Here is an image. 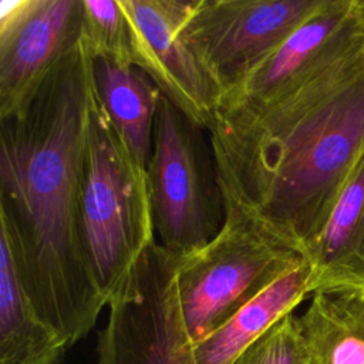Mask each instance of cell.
Segmentation results:
<instances>
[{"label": "cell", "mask_w": 364, "mask_h": 364, "mask_svg": "<svg viewBox=\"0 0 364 364\" xmlns=\"http://www.w3.org/2000/svg\"><path fill=\"white\" fill-rule=\"evenodd\" d=\"M92 57L78 36L36 95L0 119V237L38 314L71 347L107 300L90 269L80 210Z\"/></svg>", "instance_id": "1"}, {"label": "cell", "mask_w": 364, "mask_h": 364, "mask_svg": "<svg viewBox=\"0 0 364 364\" xmlns=\"http://www.w3.org/2000/svg\"><path fill=\"white\" fill-rule=\"evenodd\" d=\"M223 202L306 249L364 154V57L323 64L269 98L215 112Z\"/></svg>", "instance_id": "2"}, {"label": "cell", "mask_w": 364, "mask_h": 364, "mask_svg": "<svg viewBox=\"0 0 364 364\" xmlns=\"http://www.w3.org/2000/svg\"><path fill=\"white\" fill-rule=\"evenodd\" d=\"M80 210L90 269L108 306L156 239L146 169L115 131L94 78L81 154Z\"/></svg>", "instance_id": "3"}, {"label": "cell", "mask_w": 364, "mask_h": 364, "mask_svg": "<svg viewBox=\"0 0 364 364\" xmlns=\"http://www.w3.org/2000/svg\"><path fill=\"white\" fill-rule=\"evenodd\" d=\"M306 260L304 253L250 213L225 203L219 232L202 247L179 256L178 290L191 343L208 337Z\"/></svg>", "instance_id": "4"}, {"label": "cell", "mask_w": 364, "mask_h": 364, "mask_svg": "<svg viewBox=\"0 0 364 364\" xmlns=\"http://www.w3.org/2000/svg\"><path fill=\"white\" fill-rule=\"evenodd\" d=\"M146 176L161 246L183 256L219 232L225 203L209 134L162 94Z\"/></svg>", "instance_id": "5"}, {"label": "cell", "mask_w": 364, "mask_h": 364, "mask_svg": "<svg viewBox=\"0 0 364 364\" xmlns=\"http://www.w3.org/2000/svg\"><path fill=\"white\" fill-rule=\"evenodd\" d=\"M179 256L152 242L108 303L95 364H193L178 290Z\"/></svg>", "instance_id": "6"}, {"label": "cell", "mask_w": 364, "mask_h": 364, "mask_svg": "<svg viewBox=\"0 0 364 364\" xmlns=\"http://www.w3.org/2000/svg\"><path fill=\"white\" fill-rule=\"evenodd\" d=\"M328 0H195L183 38L220 95Z\"/></svg>", "instance_id": "7"}, {"label": "cell", "mask_w": 364, "mask_h": 364, "mask_svg": "<svg viewBox=\"0 0 364 364\" xmlns=\"http://www.w3.org/2000/svg\"><path fill=\"white\" fill-rule=\"evenodd\" d=\"M124 9L132 65L161 94L203 129H209L219 91L183 38L195 0H119Z\"/></svg>", "instance_id": "8"}, {"label": "cell", "mask_w": 364, "mask_h": 364, "mask_svg": "<svg viewBox=\"0 0 364 364\" xmlns=\"http://www.w3.org/2000/svg\"><path fill=\"white\" fill-rule=\"evenodd\" d=\"M81 0H14L0 4V119L36 95L80 36Z\"/></svg>", "instance_id": "9"}, {"label": "cell", "mask_w": 364, "mask_h": 364, "mask_svg": "<svg viewBox=\"0 0 364 364\" xmlns=\"http://www.w3.org/2000/svg\"><path fill=\"white\" fill-rule=\"evenodd\" d=\"M363 46L364 0H328L320 11L226 90L215 112L260 102L318 63Z\"/></svg>", "instance_id": "10"}, {"label": "cell", "mask_w": 364, "mask_h": 364, "mask_svg": "<svg viewBox=\"0 0 364 364\" xmlns=\"http://www.w3.org/2000/svg\"><path fill=\"white\" fill-rule=\"evenodd\" d=\"M306 257L313 269L311 294L364 289V154Z\"/></svg>", "instance_id": "11"}, {"label": "cell", "mask_w": 364, "mask_h": 364, "mask_svg": "<svg viewBox=\"0 0 364 364\" xmlns=\"http://www.w3.org/2000/svg\"><path fill=\"white\" fill-rule=\"evenodd\" d=\"M311 272L307 259L240 307L213 333L192 346L193 364H233L247 347L311 294Z\"/></svg>", "instance_id": "12"}, {"label": "cell", "mask_w": 364, "mask_h": 364, "mask_svg": "<svg viewBox=\"0 0 364 364\" xmlns=\"http://www.w3.org/2000/svg\"><path fill=\"white\" fill-rule=\"evenodd\" d=\"M92 78L98 98L134 159L146 169L152 152L159 88L132 64L92 58Z\"/></svg>", "instance_id": "13"}, {"label": "cell", "mask_w": 364, "mask_h": 364, "mask_svg": "<svg viewBox=\"0 0 364 364\" xmlns=\"http://www.w3.org/2000/svg\"><path fill=\"white\" fill-rule=\"evenodd\" d=\"M299 323L309 364H364V289L313 293Z\"/></svg>", "instance_id": "14"}, {"label": "cell", "mask_w": 364, "mask_h": 364, "mask_svg": "<svg viewBox=\"0 0 364 364\" xmlns=\"http://www.w3.org/2000/svg\"><path fill=\"white\" fill-rule=\"evenodd\" d=\"M67 348L33 309L0 237V364H57Z\"/></svg>", "instance_id": "15"}, {"label": "cell", "mask_w": 364, "mask_h": 364, "mask_svg": "<svg viewBox=\"0 0 364 364\" xmlns=\"http://www.w3.org/2000/svg\"><path fill=\"white\" fill-rule=\"evenodd\" d=\"M80 37L92 58L131 63L128 23L119 0H81Z\"/></svg>", "instance_id": "16"}, {"label": "cell", "mask_w": 364, "mask_h": 364, "mask_svg": "<svg viewBox=\"0 0 364 364\" xmlns=\"http://www.w3.org/2000/svg\"><path fill=\"white\" fill-rule=\"evenodd\" d=\"M233 364H309L299 316L286 314L247 347Z\"/></svg>", "instance_id": "17"}]
</instances>
